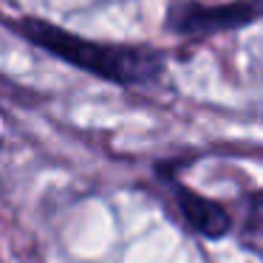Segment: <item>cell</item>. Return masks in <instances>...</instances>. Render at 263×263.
Wrapping results in <instances>:
<instances>
[{"instance_id":"6da1fadb","label":"cell","mask_w":263,"mask_h":263,"mask_svg":"<svg viewBox=\"0 0 263 263\" xmlns=\"http://www.w3.org/2000/svg\"><path fill=\"white\" fill-rule=\"evenodd\" d=\"M23 34L40 48L51 51L54 57L65 60V63L77 65L82 71H91L97 77L114 82H139L147 80L159 71V60L153 51H139V48H116V46H102V43H91L74 37L68 31L57 29L43 20H23L20 23Z\"/></svg>"},{"instance_id":"7a4b0ae2","label":"cell","mask_w":263,"mask_h":263,"mask_svg":"<svg viewBox=\"0 0 263 263\" xmlns=\"http://www.w3.org/2000/svg\"><path fill=\"white\" fill-rule=\"evenodd\" d=\"M263 14V0H240V3H227V6H181L173 12V26L184 34L195 31H221L235 29Z\"/></svg>"},{"instance_id":"3957f363","label":"cell","mask_w":263,"mask_h":263,"mask_svg":"<svg viewBox=\"0 0 263 263\" xmlns=\"http://www.w3.org/2000/svg\"><path fill=\"white\" fill-rule=\"evenodd\" d=\"M178 201H181V210H184V215H187V221L193 223L201 235H206V238H221L229 229V218L218 204L190 193V190H178Z\"/></svg>"}]
</instances>
